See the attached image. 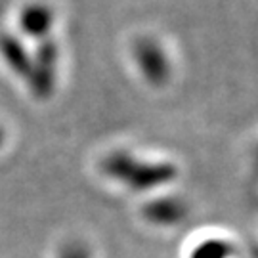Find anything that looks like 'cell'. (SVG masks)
Masks as SVG:
<instances>
[{"instance_id":"cell-1","label":"cell","mask_w":258,"mask_h":258,"mask_svg":"<svg viewBox=\"0 0 258 258\" xmlns=\"http://www.w3.org/2000/svg\"><path fill=\"white\" fill-rule=\"evenodd\" d=\"M187 258H243L241 249L235 241L224 235H211L207 239H199L187 252Z\"/></svg>"}]
</instances>
